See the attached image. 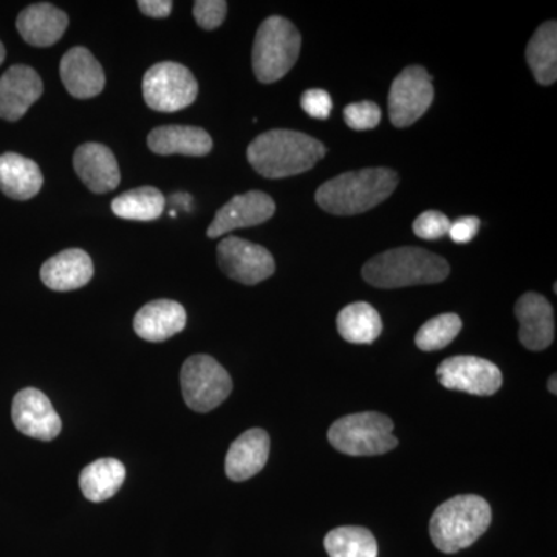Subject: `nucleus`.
I'll use <instances>...</instances> for the list:
<instances>
[{"instance_id":"f257e3e1","label":"nucleus","mask_w":557,"mask_h":557,"mask_svg":"<svg viewBox=\"0 0 557 557\" xmlns=\"http://www.w3.org/2000/svg\"><path fill=\"white\" fill-rule=\"evenodd\" d=\"M327 148L319 139L288 129H274L249 143V164L262 177L285 178L310 171Z\"/></svg>"},{"instance_id":"f03ea898","label":"nucleus","mask_w":557,"mask_h":557,"mask_svg":"<svg viewBox=\"0 0 557 557\" xmlns=\"http://www.w3.org/2000/svg\"><path fill=\"white\" fill-rule=\"evenodd\" d=\"M398 174L387 168L346 172L317 190V203L333 215H357L370 211L394 194Z\"/></svg>"},{"instance_id":"7ed1b4c3","label":"nucleus","mask_w":557,"mask_h":557,"mask_svg":"<svg viewBox=\"0 0 557 557\" xmlns=\"http://www.w3.org/2000/svg\"><path fill=\"white\" fill-rule=\"evenodd\" d=\"M449 273L445 259L417 247L388 249L362 267V277L368 284L386 289L438 284Z\"/></svg>"},{"instance_id":"20e7f679","label":"nucleus","mask_w":557,"mask_h":557,"mask_svg":"<svg viewBox=\"0 0 557 557\" xmlns=\"http://www.w3.org/2000/svg\"><path fill=\"white\" fill-rule=\"evenodd\" d=\"M493 511L485 498L475 494L456 496L440 505L429 523L435 547L446 555L471 547L486 533Z\"/></svg>"},{"instance_id":"39448f33","label":"nucleus","mask_w":557,"mask_h":557,"mask_svg":"<svg viewBox=\"0 0 557 557\" xmlns=\"http://www.w3.org/2000/svg\"><path fill=\"white\" fill-rule=\"evenodd\" d=\"M302 38L295 25L281 16L262 22L252 46V70L262 84L284 78L295 67Z\"/></svg>"},{"instance_id":"423d86ee","label":"nucleus","mask_w":557,"mask_h":557,"mask_svg":"<svg viewBox=\"0 0 557 557\" xmlns=\"http://www.w3.org/2000/svg\"><path fill=\"white\" fill-rule=\"evenodd\" d=\"M327 437L333 448L351 457L383 456L398 446L394 421L379 412L339 418L330 426Z\"/></svg>"},{"instance_id":"0eeeda50","label":"nucleus","mask_w":557,"mask_h":557,"mask_svg":"<svg viewBox=\"0 0 557 557\" xmlns=\"http://www.w3.org/2000/svg\"><path fill=\"white\" fill-rule=\"evenodd\" d=\"M180 384L188 408L201 413L219 408L233 391L230 373L209 355L186 359L180 372Z\"/></svg>"},{"instance_id":"6e6552de","label":"nucleus","mask_w":557,"mask_h":557,"mask_svg":"<svg viewBox=\"0 0 557 557\" xmlns=\"http://www.w3.org/2000/svg\"><path fill=\"white\" fill-rule=\"evenodd\" d=\"M199 95V84L189 69L177 62L152 65L143 78V97L157 112H177L193 104Z\"/></svg>"},{"instance_id":"1a4fd4ad","label":"nucleus","mask_w":557,"mask_h":557,"mask_svg":"<svg viewBox=\"0 0 557 557\" xmlns=\"http://www.w3.org/2000/svg\"><path fill=\"white\" fill-rule=\"evenodd\" d=\"M434 101V86L426 69L410 65L392 83L388 91V115L395 127L417 123Z\"/></svg>"},{"instance_id":"9d476101","label":"nucleus","mask_w":557,"mask_h":557,"mask_svg":"<svg viewBox=\"0 0 557 557\" xmlns=\"http://www.w3.org/2000/svg\"><path fill=\"white\" fill-rule=\"evenodd\" d=\"M218 259L223 273L244 285L260 284L276 271L269 249L240 237L230 236L220 242Z\"/></svg>"},{"instance_id":"9b49d317","label":"nucleus","mask_w":557,"mask_h":557,"mask_svg":"<svg viewBox=\"0 0 557 557\" xmlns=\"http://www.w3.org/2000/svg\"><path fill=\"white\" fill-rule=\"evenodd\" d=\"M440 384L449 391L465 392L478 397H491L504 384L500 369L479 357H453L438 366Z\"/></svg>"},{"instance_id":"f8f14e48","label":"nucleus","mask_w":557,"mask_h":557,"mask_svg":"<svg viewBox=\"0 0 557 557\" xmlns=\"http://www.w3.org/2000/svg\"><path fill=\"white\" fill-rule=\"evenodd\" d=\"M11 418L17 431L40 442H51L62 429L61 418L49 397L38 388L28 387L17 392Z\"/></svg>"},{"instance_id":"ddd939ff","label":"nucleus","mask_w":557,"mask_h":557,"mask_svg":"<svg viewBox=\"0 0 557 557\" xmlns=\"http://www.w3.org/2000/svg\"><path fill=\"white\" fill-rule=\"evenodd\" d=\"M274 212H276V203L269 194L260 190L240 194L219 209L207 231L208 237L218 239L231 231L260 225L273 218Z\"/></svg>"},{"instance_id":"4468645a","label":"nucleus","mask_w":557,"mask_h":557,"mask_svg":"<svg viewBox=\"0 0 557 557\" xmlns=\"http://www.w3.org/2000/svg\"><path fill=\"white\" fill-rule=\"evenodd\" d=\"M515 313L523 347L539 351L552 346L555 341V313L547 298L539 293H525L516 304Z\"/></svg>"},{"instance_id":"2eb2a0df","label":"nucleus","mask_w":557,"mask_h":557,"mask_svg":"<svg viewBox=\"0 0 557 557\" xmlns=\"http://www.w3.org/2000/svg\"><path fill=\"white\" fill-rule=\"evenodd\" d=\"M42 91V79L35 69L13 65L0 78V119L20 121Z\"/></svg>"},{"instance_id":"dca6fc26","label":"nucleus","mask_w":557,"mask_h":557,"mask_svg":"<svg viewBox=\"0 0 557 557\" xmlns=\"http://www.w3.org/2000/svg\"><path fill=\"white\" fill-rule=\"evenodd\" d=\"M73 168L91 193L108 194L119 188V161L108 146L100 143H84L75 150Z\"/></svg>"},{"instance_id":"f3484780","label":"nucleus","mask_w":557,"mask_h":557,"mask_svg":"<svg viewBox=\"0 0 557 557\" xmlns=\"http://www.w3.org/2000/svg\"><path fill=\"white\" fill-rule=\"evenodd\" d=\"M60 72L65 89L78 100H89L104 90V70L86 47L70 49L62 57Z\"/></svg>"},{"instance_id":"a211bd4d","label":"nucleus","mask_w":557,"mask_h":557,"mask_svg":"<svg viewBox=\"0 0 557 557\" xmlns=\"http://www.w3.org/2000/svg\"><path fill=\"white\" fill-rule=\"evenodd\" d=\"M270 456V435L255 428L244 432L226 454L225 472L233 482L255 478L265 467Z\"/></svg>"},{"instance_id":"6ab92c4d","label":"nucleus","mask_w":557,"mask_h":557,"mask_svg":"<svg viewBox=\"0 0 557 557\" xmlns=\"http://www.w3.org/2000/svg\"><path fill=\"white\" fill-rule=\"evenodd\" d=\"M186 325V310L175 300L160 299L146 304L135 314L134 330L149 343H163L182 332Z\"/></svg>"},{"instance_id":"aec40b11","label":"nucleus","mask_w":557,"mask_h":557,"mask_svg":"<svg viewBox=\"0 0 557 557\" xmlns=\"http://www.w3.org/2000/svg\"><path fill=\"white\" fill-rule=\"evenodd\" d=\"M94 277V262L86 251L65 249L53 256L40 269L44 284L54 292H72L89 284Z\"/></svg>"},{"instance_id":"412c9836","label":"nucleus","mask_w":557,"mask_h":557,"mask_svg":"<svg viewBox=\"0 0 557 557\" xmlns=\"http://www.w3.org/2000/svg\"><path fill=\"white\" fill-rule=\"evenodd\" d=\"M16 27L22 39L30 46L50 47L64 36L69 16L51 3H35L21 11Z\"/></svg>"},{"instance_id":"4be33fe9","label":"nucleus","mask_w":557,"mask_h":557,"mask_svg":"<svg viewBox=\"0 0 557 557\" xmlns=\"http://www.w3.org/2000/svg\"><path fill=\"white\" fill-rule=\"evenodd\" d=\"M148 146L157 156L205 157L212 150V138L201 127L174 124L150 132Z\"/></svg>"},{"instance_id":"5701e85b","label":"nucleus","mask_w":557,"mask_h":557,"mask_svg":"<svg viewBox=\"0 0 557 557\" xmlns=\"http://www.w3.org/2000/svg\"><path fill=\"white\" fill-rule=\"evenodd\" d=\"M44 185L42 172L35 161L20 153L0 156V190L13 200H30Z\"/></svg>"},{"instance_id":"b1692460","label":"nucleus","mask_w":557,"mask_h":557,"mask_svg":"<svg viewBox=\"0 0 557 557\" xmlns=\"http://www.w3.org/2000/svg\"><path fill=\"white\" fill-rule=\"evenodd\" d=\"M126 480V468L116 458H100L87 465L79 475V486L84 497L94 504L109 500L119 493Z\"/></svg>"},{"instance_id":"393cba45","label":"nucleus","mask_w":557,"mask_h":557,"mask_svg":"<svg viewBox=\"0 0 557 557\" xmlns=\"http://www.w3.org/2000/svg\"><path fill=\"white\" fill-rule=\"evenodd\" d=\"M527 61L541 86L557 79V22L548 21L534 32L527 47Z\"/></svg>"},{"instance_id":"a878e982","label":"nucleus","mask_w":557,"mask_h":557,"mask_svg":"<svg viewBox=\"0 0 557 557\" xmlns=\"http://www.w3.org/2000/svg\"><path fill=\"white\" fill-rule=\"evenodd\" d=\"M336 324L339 335L351 344H372L383 332L379 311L368 302L348 304L339 311Z\"/></svg>"},{"instance_id":"bb28decb","label":"nucleus","mask_w":557,"mask_h":557,"mask_svg":"<svg viewBox=\"0 0 557 557\" xmlns=\"http://www.w3.org/2000/svg\"><path fill=\"white\" fill-rule=\"evenodd\" d=\"M112 211L116 218L152 222L164 212V196L152 186L127 190L112 201Z\"/></svg>"},{"instance_id":"cd10ccee","label":"nucleus","mask_w":557,"mask_h":557,"mask_svg":"<svg viewBox=\"0 0 557 557\" xmlns=\"http://www.w3.org/2000/svg\"><path fill=\"white\" fill-rule=\"evenodd\" d=\"M329 557H379V542L362 527H339L324 539Z\"/></svg>"},{"instance_id":"c85d7f7f","label":"nucleus","mask_w":557,"mask_h":557,"mask_svg":"<svg viewBox=\"0 0 557 557\" xmlns=\"http://www.w3.org/2000/svg\"><path fill=\"white\" fill-rule=\"evenodd\" d=\"M461 319L456 313L438 314L429 319L426 324L421 325L416 336V344L420 350L435 351L448 347L460 333Z\"/></svg>"},{"instance_id":"c756f323","label":"nucleus","mask_w":557,"mask_h":557,"mask_svg":"<svg viewBox=\"0 0 557 557\" xmlns=\"http://www.w3.org/2000/svg\"><path fill=\"white\" fill-rule=\"evenodd\" d=\"M344 120L354 131L375 129L381 121V110L372 101L354 102L344 109Z\"/></svg>"},{"instance_id":"7c9ffc66","label":"nucleus","mask_w":557,"mask_h":557,"mask_svg":"<svg viewBox=\"0 0 557 557\" xmlns=\"http://www.w3.org/2000/svg\"><path fill=\"white\" fill-rule=\"evenodd\" d=\"M450 220L440 211H426L413 222V233L420 239L437 240L449 233Z\"/></svg>"},{"instance_id":"2f4dec72","label":"nucleus","mask_w":557,"mask_h":557,"mask_svg":"<svg viewBox=\"0 0 557 557\" xmlns=\"http://www.w3.org/2000/svg\"><path fill=\"white\" fill-rule=\"evenodd\" d=\"M228 3L223 0H197L194 3V17L203 30H215L223 24Z\"/></svg>"},{"instance_id":"473e14b6","label":"nucleus","mask_w":557,"mask_h":557,"mask_svg":"<svg viewBox=\"0 0 557 557\" xmlns=\"http://www.w3.org/2000/svg\"><path fill=\"white\" fill-rule=\"evenodd\" d=\"M300 108L311 119L327 120L332 113L333 102L329 91L322 89L306 90L300 97Z\"/></svg>"},{"instance_id":"72a5a7b5","label":"nucleus","mask_w":557,"mask_h":557,"mask_svg":"<svg viewBox=\"0 0 557 557\" xmlns=\"http://www.w3.org/2000/svg\"><path fill=\"white\" fill-rule=\"evenodd\" d=\"M480 220L478 218H460L450 223L449 237L456 244H469L478 236Z\"/></svg>"},{"instance_id":"f704fd0d","label":"nucleus","mask_w":557,"mask_h":557,"mask_svg":"<svg viewBox=\"0 0 557 557\" xmlns=\"http://www.w3.org/2000/svg\"><path fill=\"white\" fill-rule=\"evenodd\" d=\"M139 11L146 16L164 20L172 11L171 0H141L138 2Z\"/></svg>"},{"instance_id":"c9c22d12","label":"nucleus","mask_w":557,"mask_h":557,"mask_svg":"<svg viewBox=\"0 0 557 557\" xmlns=\"http://www.w3.org/2000/svg\"><path fill=\"white\" fill-rule=\"evenodd\" d=\"M556 380V375H553L552 379L548 380V391L552 392L553 395L557 394Z\"/></svg>"},{"instance_id":"e433bc0d","label":"nucleus","mask_w":557,"mask_h":557,"mask_svg":"<svg viewBox=\"0 0 557 557\" xmlns=\"http://www.w3.org/2000/svg\"><path fill=\"white\" fill-rule=\"evenodd\" d=\"M5 47H3L2 40H0V65L3 64V61H5Z\"/></svg>"}]
</instances>
